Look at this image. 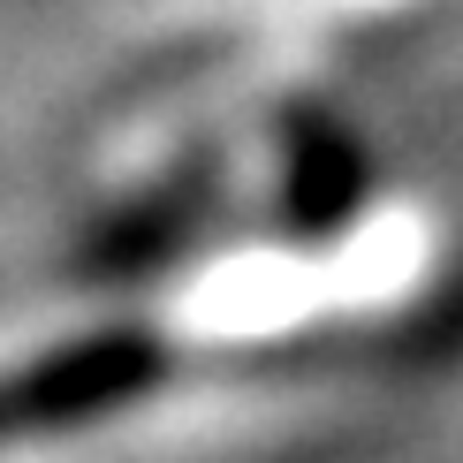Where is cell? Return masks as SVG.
<instances>
[{
	"instance_id": "2",
	"label": "cell",
	"mask_w": 463,
	"mask_h": 463,
	"mask_svg": "<svg viewBox=\"0 0 463 463\" xmlns=\"http://www.w3.org/2000/svg\"><path fill=\"white\" fill-rule=\"evenodd\" d=\"M8 433H15V426H8V402H0V440H8Z\"/></svg>"
},
{
	"instance_id": "1",
	"label": "cell",
	"mask_w": 463,
	"mask_h": 463,
	"mask_svg": "<svg viewBox=\"0 0 463 463\" xmlns=\"http://www.w3.org/2000/svg\"><path fill=\"white\" fill-rule=\"evenodd\" d=\"M160 380H167V342L114 326V335L61 342L38 364H24L15 380H0V402H8L15 433H69V426H91V418L145 402Z\"/></svg>"
}]
</instances>
